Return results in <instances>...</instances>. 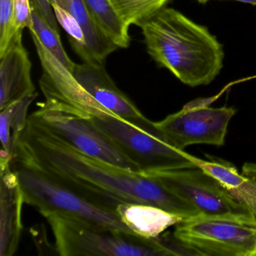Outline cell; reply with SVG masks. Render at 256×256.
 Here are the masks:
<instances>
[{
    "mask_svg": "<svg viewBox=\"0 0 256 256\" xmlns=\"http://www.w3.org/2000/svg\"><path fill=\"white\" fill-rule=\"evenodd\" d=\"M12 161L0 160V256H12L17 252L23 230V193Z\"/></svg>",
    "mask_w": 256,
    "mask_h": 256,
    "instance_id": "8fae6325",
    "label": "cell"
},
{
    "mask_svg": "<svg viewBox=\"0 0 256 256\" xmlns=\"http://www.w3.org/2000/svg\"><path fill=\"white\" fill-rule=\"evenodd\" d=\"M14 26L18 31L32 28L30 0H14Z\"/></svg>",
    "mask_w": 256,
    "mask_h": 256,
    "instance_id": "7402d4cb",
    "label": "cell"
},
{
    "mask_svg": "<svg viewBox=\"0 0 256 256\" xmlns=\"http://www.w3.org/2000/svg\"><path fill=\"white\" fill-rule=\"evenodd\" d=\"M37 96V92L25 96L0 110V160L12 161L16 156L28 122V109Z\"/></svg>",
    "mask_w": 256,
    "mask_h": 256,
    "instance_id": "9a60e30c",
    "label": "cell"
},
{
    "mask_svg": "<svg viewBox=\"0 0 256 256\" xmlns=\"http://www.w3.org/2000/svg\"><path fill=\"white\" fill-rule=\"evenodd\" d=\"M100 29L120 48L130 44L128 28L122 22L110 0H83Z\"/></svg>",
    "mask_w": 256,
    "mask_h": 256,
    "instance_id": "e0dca14e",
    "label": "cell"
},
{
    "mask_svg": "<svg viewBox=\"0 0 256 256\" xmlns=\"http://www.w3.org/2000/svg\"><path fill=\"white\" fill-rule=\"evenodd\" d=\"M50 5L56 4L70 12L78 22L86 38L84 62L104 64L118 46L100 29L90 14L83 0H49Z\"/></svg>",
    "mask_w": 256,
    "mask_h": 256,
    "instance_id": "5bb4252c",
    "label": "cell"
},
{
    "mask_svg": "<svg viewBox=\"0 0 256 256\" xmlns=\"http://www.w3.org/2000/svg\"><path fill=\"white\" fill-rule=\"evenodd\" d=\"M62 256H170L162 235L148 238L58 214L44 216Z\"/></svg>",
    "mask_w": 256,
    "mask_h": 256,
    "instance_id": "277c9868",
    "label": "cell"
},
{
    "mask_svg": "<svg viewBox=\"0 0 256 256\" xmlns=\"http://www.w3.org/2000/svg\"><path fill=\"white\" fill-rule=\"evenodd\" d=\"M170 0H110L121 20L130 28L138 26L157 12L166 6Z\"/></svg>",
    "mask_w": 256,
    "mask_h": 256,
    "instance_id": "d6986e66",
    "label": "cell"
},
{
    "mask_svg": "<svg viewBox=\"0 0 256 256\" xmlns=\"http://www.w3.org/2000/svg\"><path fill=\"white\" fill-rule=\"evenodd\" d=\"M34 1H36L38 4V5L40 6L42 11L43 12L44 17L46 18L50 24L54 28L59 30L58 23H56L58 20H56V17H55L54 12L52 5L49 2V0H34Z\"/></svg>",
    "mask_w": 256,
    "mask_h": 256,
    "instance_id": "603a6c76",
    "label": "cell"
},
{
    "mask_svg": "<svg viewBox=\"0 0 256 256\" xmlns=\"http://www.w3.org/2000/svg\"><path fill=\"white\" fill-rule=\"evenodd\" d=\"M241 173L248 178L252 184L256 187V163L246 162L242 166Z\"/></svg>",
    "mask_w": 256,
    "mask_h": 256,
    "instance_id": "cb8c5ba5",
    "label": "cell"
},
{
    "mask_svg": "<svg viewBox=\"0 0 256 256\" xmlns=\"http://www.w3.org/2000/svg\"><path fill=\"white\" fill-rule=\"evenodd\" d=\"M214 98H198L156 122L169 144L180 150L193 144L224 145L233 107L211 108Z\"/></svg>",
    "mask_w": 256,
    "mask_h": 256,
    "instance_id": "9c48e42d",
    "label": "cell"
},
{
    "mask_svg": "<svg viewBox=\"0 0 256 256\" xmlns=\"http://www.w3.org/2000/svg\"><path fill=\"white\" fill-rule=\"evenodd\" d=\"M73 76L78 83L106 108L132 125L150 134L161 136L156 122L146 118L132 101L115 84L104 64H76Z\"/></svg>",
    "mask_w": 256,
    "mask_h": 256,
    "instance_id": "30bf717a",
    "label": "cell"
},
{
    "mask_svg": "<svg viewBox=\"0 0 256 256\" xmlns=\"http://www.w3.org/2000/svg\"><path fill=\"white\" fill-rule=\"evenodd\" d=\"M22 32L14 36L5 53L0 56V110L36 92L31 78L32 64L22 43Z\"/></svg>",
    "mask_w": 256,
    "mask_h": 256,
    "instance_id": "7c38bea8",
    "label": "cell"
},
{
    "mask_svg": "<svg viewBox=\"0 0 256 256\" xmlns=\"http://www.w3.org/2000/svg\"><path fill=\"white\" fill-rule=\"evenodd\" d=\"M31 8H32V28L30 31H32L42 44L58 58L62 65L65 66L70 71L72 72L76 64L72 62L68 58L66 52L59 30L54 28L44 17L41 8L34 0H30Z\"/></svg>",
    "mask_w": 256,
    "mask_h": 256,
    "instance_id": "ac0fdd59",
    "label": "cell"
},
{
    "mask_svg": "<svg viewBox=\"0 0 256 256\" xmlns=\"http://www.w3.org/2000/svg\"><path fill=\"white\" fill-rule=\"evenodd\" d=\"M18 32L14 26V0H0V56Z\"/></svg>",
    "mask_w": 256,
    "mask_h": 256,
    "instance_id": "44dd1931",
    "label": "cell"
},
{
    "mask_svg": "<svg viewBox=\"0 0 256 256\" xmlns=\"http://www.w3.org/2000/svg\"><path fill=\"white\" fill-rule=\"evenodd\" d=\"M152 176L194 206L200 216L228 218L256 223V216L200 168L142 174Z\"/></svg>",
    "mask_w": 256,
    "mask_h": 256,
    "instance_id": "8992f818",
    "label": "cell"
},
{
    "mask_svg": "<svg viewBox=\"0 0 256 256\" xmlns=\"http://www.w3.org/2000/svg\"><path fill=\"white\" fill-rule=\"evenodd\" d=\"M12 166L18 178L25 204L36 208L43 216L58 214L134 234L114 210L77 191L32 163L14 157Z\"/></svg>",
    "mask_w": 256,
    "mask_h": 256,
    "instance_id": "3957f363",
    "label": "cell"
},
{
    "mask_svg": "<svg viewBox=\"0 0 256 256\" xmlns=\"http://www.w3.org/2000/svg\"><path fill=\"white\" fill-rule=\"evenodd\" d=\"M198 2H199V4H206V2H208V1H210V0H197Z\"/></svg>",
    "mask_w": 256,
    "mask_h": 256,
    "instance_id": "484cf974",
    "label": "cell"
},
{
    "mask_svg": "<svg viewBox=\"0 0 256 256\" xmlns=\"http://www.w3.org/2000/svg\"><path fill=\"white\" fill-rule=\"evenodd\" d=\"M228 1V0H226ZM230 1H236V2H244V4H251V5L256 6V0H230Z\"/></svg>",
    "mask_w": 256,
    "mask_h": 256,
    "instance_id": "d4e9b609",
    "label": "cell"
},
{
    "mask_svg": "<svg viewBox=\"0 0 256 256\" xmlns=\"http://www.w3.org/2000/svg\"><path fill=\"white\" fill-rule=\"evenodd\" d=\"M78 113L107 136L138 167L140 174L198 168L197 157L176 149L163 134H150L132 125L97 100Z\"/></svg>",
    "mask_w": 256,
    "mask_h": 256,
    "instance_id": "5b68a950",
    "label": "cell"
},
{
    "mask_svg": "<svg viewBox=\"0 0 256 256\" xmlns=\"http://www.w3.org/2000/svg\"><path fill=\"white\" fill-rule=\"evenodd\" d=\"M115 211L133 233L144 238H157L168 228L184 220L179 216L146 204L120 203Z\"/></svg>",
    "mask_w": 256,
    "mask_h": 256,
    "instance_id": "4fadbf2b",
    "label": "cell"
},
{
    "mask_svg": "<svg viewBox=\"0 0 256 256\" xmlns=\"http://www.w3.org/2000/svg\"><path fill=\"white\" fill-rule=\"evenodd\" d=\"M138 26L151 58L184 84H210L221 72L222 46L205 26L178 10L164 7Z\"/></svg>",
    "mask_w": 256,
    "mask_h": 256,
    "instance_id": "7a4b0ae2",
    "label": "cell"
},
{
    "mask_svg": "<svg viewBox=\"0 0 256 256\" xmlns=\"http://www.w3.org/2000/svg\"><path fill=\"white\" fill-rule=\"evenodd\" d=\"M16 157L114 210L120 203H140L158 206L184 220L200 216L194 206L152 176L82 154L30 116Z\"/></svg>",
    "mask_w": 256,
    "mask_h": 256,
    "instance_id": "6da1fadb",
    "label": "cell"
},
{
    "mask_svg": "<svg viewBox=\"0 0 256 256\" xmlns=\"http://www.w3.org/2000/svg\"><path fill=\"white\" fill-rule=\"evenodd\" d=\"M52 7L58 23L68 34L72 47L80 58H83L86 46V38L78 22L65 8L56 4H52Z\"/></svg>",
    "mask_w": 256,
    "mask_h": 256,
    "instance_id": "ffe728a7",
    "label": "cell"
},
{
    "mask_svg": "<svg viewBox=\"0 0 256 256\" xmlns=\"http://www.w3.org/2000/svg\"><path fill=\"white\" fill-rule=\"evenodd\" d=\"M32 116L60 140L86 156L126 170L140 173L116 144L86 118L46 102Z\"/></svg>",
    "mask_w": 256,
    "mask_h": 256,
    "instance_id": "ba28073f",
    "label": "cell"
},
{
    "mask_svg": "<svg viewBox=\"0 0 256 256\" xmlns=\"http://www.w3.org/2000/svg\"><path fill=\"white\" fill-rule=\"evenodd\" d=\"M198 168L215 178L220 185L256 216V187L234 164L222 160L199 158Z\"/></svg>",
    "mask_w": 256,
    "mask_h": 256,
    "instance_id": "2e32d148",
    "label": "cell"
},
{
    "mask_svg": "<svg viewBox=\"0 0 256 256\" xmlns=\"http://www.w3.org/2000/svg\"><path fill=\"white\" fill-rule=\"evenodd\" d=\"M173 234L197 256H256V223L198 216L178 223Z\"/></svg>",
    "mask_w": 256,
    "mask_h": 256,
    "instance_id": "52a82bcc",
    "label": "cell"
}]
</instances>
